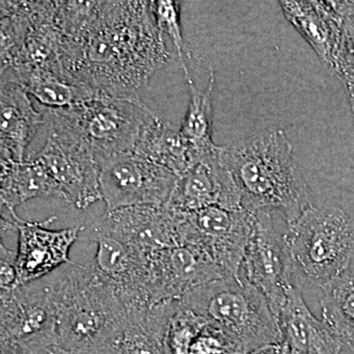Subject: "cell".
Wrapping results in <instances>:
<instances>
[{
    "label": "cell",
    "instance_id": "cell-1",
    "mask_svg": "<svg viewBox=\"0 0 354 354\" xmlns=\"http://www.w3.org/2000/svg\"><path fill=\"white\" fill-rule=\"evenodd\" d=\"M169 58L151 1H97L82 29L62 38L60 53L65 73L79 85L138 104Z\"/></svg>",
    "mask_w": 354,
    "mask_h": 354
},
{
    "label": "cell",
    "instance_id": "cell-2",
    "mask_svg": "<svg viewBox=\"0 0 354 354\" xmlns=\"http://www.w3.org/2000/svg\"><path fill=\"white\" fill-rule=\"evenodd\" d=\"M221 158L234 177L241 207L247 211L276 209L290 225L313 206L292 145L281 128H269L221 147Z\"/></svg>",
    "mask_w": 354,
    "mask_h": 354
},
{
    "label": "cell",
    "instance_id": "cell-3",
    "mask_svg": "<svg viewBox=\"0 0 354 354\" xmlns=\"http://www.w3.org/2000/svg\"><path fill=\"white\" fill-rule=\"evenodd\" d=\"M58 348L64 351L111 348L127 320V308L91 266H64L53 272Z\"/></svg>",
    "mask_w": 354,
    "mask_h": 354
},
{
    "label": "cell",
    "instance_id": "cell-4",
    "mask_svg": "<svg viewBox=\"0 0 354 354\" xmlns=\"http://www.w3.org/2000/svg\"><path fill=\"white\" fill-rule=\"evenodd\" d=\"M179 301L223 330L241 354L283 342L279 317L267 298L241 277L216 279Z\"/></svg>",
    "mask_w": 354,
    "mask_h": 354
},
{
    "label": "cell",
    "instance_id": "cell-5",
    "mask_svg": "<svg viewBox=\"0 0 354 354\" xmlns=\"http://www.w3.org/2000/svg\"><path fill=\"white\" fill-rule=\"evenodd\" d=\"M292 277L323 286L348 272L354 223L337 207H310L283 235Z\"/></svg>",
    "mask_w": 354,
    "mask_h": 354
},
{
    "label": "cell",
    "instance_id": "cell-6",
    "mask_svg": "<svg viewBox=\"0 0 354 354\" xmlns=\"http://www.w3.org/2000/svg\"><path fill=\"white\" fill-rule=\"evenodd\" d=\"M50 109L85 142L97 162L116 153L133 152L140 130L156 114L144 102L104 95L68 108Z\"/></svg>",
    "mask_w": 354,
    "mask_h": 354
},
{
    "label": "cell",
    "instance_id": "cell-7",
    "mask_svg": "<svg viewBox=\"0 0 354 354\" xmlns=\"http://www.w3.org/2000/svg\"><path fill=\"white\" fill-rule=\"evenodd\" d=\"M53 274L0 299V354H57Z\"/></svg>",
    "mask_w": 354,
    "mask_h": 354
},
{
    "label": "cell",
    "instance_id": "cell-8",
    "mask_svg": "<svg viewBox=\"0 0 354 354\" xmlns=\"http://www.w3.org/2000/svg\"><path fill=\"white\" fill-rule=\"evenodd\" d=\"M41 111L46 127V140L34 156L57 185L60 199L80 209L101 201L100 167L92 151L50 109L43 106Z\"/></svg>",
    "mask_w": 354,
    "mask_h": 354
},
{
    "label": "cell",
    "instance_id": "cell-9",
    "mask_svg": "<svg viewBox=\"0 0 354 354\" xmlns=\"http://www.w3.org/2000/svg\"><path fill=\"white\" fill-rule=\"evenodd\" d=\"M254 221L255 212L243 208L209 207L183 214L180 244L199 246L218 265L225 278L239 279Z\"/></svg>",
    "mask_w": 354,
    "mask_h": 354
},
{
    "label": "cell",
    "instance_id": "cell-10",
    "mask_svg": "<svg viewBox=\"0 0 354 354\" xmlns=\"http://www.w3.org/2000/svg\"><path fill=\"white\" fill-rule=\"evenodd\" d=\"M97 164L106 211L138 205L162 206L178 178L174 172L133 152L116 153Z\"/></svg>",
    "mask_w": 354,
    "mask_h": 354
},
{
    "label": "cell",
    "instance_id": "cell-11",
    "mask_svg": "<svg viewBox=\"0 0 354 354\" xmlns=\"http://www.w3.org/2000/svg\"><path fill=\"white\" fill-rule=\"evenodd\" d=\"M225 279L214 260L195 244H177L149 256L147 290L151 306L180 300L191 290Z\"/></svg>",
    "mask_w": 354,
    "mask_h": 354
},
{
    "label": "cell",
    "instance_id": "cell-12",
    "mask_svg": "<svg viewBox=\"0 0 354 354\" xmlns=\"http://www.w3.org/2000/svg\"><path fill=\"white\" fill-rule=\"evenodd\" d=\"M241 271L244 272L241 278L265 295L279 317L286 302V288L293 283V277L283 236L274 228L268 209L255 212Z\"/></svg>",
    "mask_w": 354,
    "mask_h": 354
},
{
    "label": "cell",
    "instance_id": "cell-13",
    "mask_svg": "<svg viewBox=\"0 0 354 354\" xmlns=\"http://www.w3.org/2000/svg\"><path fill=\"white\" fill-rule=\"evenodd\" d=\"M183 214L165 205H138L106 211L90 228L116 237L145 256L180 244Z\"/></svg>",
    "mask_w": 354,
    "mask_h": 354
},
{
    "label": "cell",
    "instance_id": "cell-14",
    "mask_svg": "<svg viewBox=\"0 0 354 354\" xmlns=\"http://www.w3.org/2000/svg\"><path fill=\"white\" fill-rule=\"evenodd\" d=\"M17 223L18 250L16 252L17 286L38 281L70 264L71 247L84 230V225L53 230L48 228L57 216L44 221H26L19 216Z\"/></svg>",
    "mask_w": 354,
    "mask_h": 354
},
{
    "label": "cell",
    "instance_id": "cell-15",
    "mask_svg": "<svg viewBox=\"0 0 354 354\" xmlns=\"http://www.w3.org/2000/svg\"><path fill=\"white\" fill-rule=\"evenodd\" d=\"M97 243L91 267L115 291L127 309L150 307L147 290L148 256L111 235L86 228Z\"/></svg>",
    "mask_w": 354,
    "mask_h": 354
},
{
    "label": "cell",
    "instance_id": "cell-16",
    "mask_svg": "<svg viewBox=\"0 0 354 354\" xmlns=\"http://www.w3.org/2000/svg\"><path fill=\"white\" fill-rule=\"evenodd\" d=\"M165 206L179 214H189L209 207L241 209V195L227 167L216 153L178 176Z\"/></svg>",
    "mask_w": 354,
    "mask_h": 354
},
{
    "label": "cell",
    "instance_id": "cell-17",
    "mask_svg": "<svg viewBox=\"0 0 354 354\" xmlns=\"http://www.w3.org/2000/svg\"><path fill=\"white\" fill-rule=\"evenodd\" d=\"M286 295L279 320L290 354H341L344 344L327 324L313 316L295 283Z\"/></svg>",
    "mask_w": 354,
    "mask_h": 354
},
{
    "label": "cell",
    "instance_id": "cell-18",
    "mask_svg": "<svg viewBox=\"0 0 354 354\" xmlns=\"http://www.w3.org/2000/svg\"><path fill=\"white\" fill-rule=\"evenodd\" d=\"M286 19L328 68L334 59L342 18L337 1H279Z\"/></svg>",
    "mask_w": 354,
    "mask_h": 354
},
{
    "label": "cell",
    "instance_id": "cell-19",
    "mask_svg": "<svg viewBox=\"0 0 354 354\" xmlns=\"http://www.w3.org/2000/svg\"><path fill=\"white\" fill-rule=\"evenodd\" d=\"M44 124L43 113L34 108L25 88L0 80V145L23 162L28 146Z\"/></svg>",
    "mask_w": 354,
    "mask_h": 354
},
{
    "label": "cell",
    "instance_id": "cell-20",
    "mask_svg": "<svg viewBox=\"0 0 354 354\" xmlns=\"http://www.w3.org/2000/svg\"><path fill=\"white\" fill-rule=\"evenodd\" d=\"M133 153L180 176L199 162L179 128L155 114L142 127Z\"/></svg>",
    "mask_w": 354,
    "mask_h": 354
},
{
    "label": "cell",
    "instance_id": "cell-21",
    "mask_svg": "<svg viewBox=\"0 0 354 354\" xmlns=\"http://www.w3.org/2000/svg\"><path fill=\"white\" fill-rule=\"evenodd\" d=\"M176 300L127 309L122 329L109 349L111 354H169L165 344L167 321Z\"/></svg>",
    "mask_w": 354,
    "mask_h": 354
},
{
    "label": "cell",
    "instance_id": "cell-22",
    "mask_svg": "<svg viewBox=\"0 0 354 354\" xmlns=\"http://www.w3.org/2000/svg\"><path fill=\"white\" fill-rule=\"evenodd\" d=\"M0 80L19 84L28 94L38 100L44 108L64 109L97 95L79 85L66 74L48 70H32L22 73L6 74Z\"/></svg>",
    "mask_w": 354,
    "mask_h": 354
},
{
    "label": "cell",
    "instance_id": "cell-23",
    "mask_svg": "<svg viewBox=\"0 0 354 354\" xmlns=\"http://www.w3.org/2000/svg\"><path fill=\"white\" fill-rule=\"evenodd\" d=\"M205 92H200L192 79L187 81L190 102L179 131L196 153L199 162L213 155L220 147L213 141V94L215 74L209 71V78Z\"/></svg>",
    "mask_w": 354,
    "mask_h": 354
},
{
    "label": "cell",
    "instance_id": "cell-24",
    "mask_svg": "<svg viewBox=\"0 0 354 354\" xmlns=\"http://www.w3.org/2000/svg\"><path fill=\"white\" fill-rule=\"evenodd\" d=\"M321 288L324 322L354 351V276L344 272Z\"/></svg>",
    "mask_w": 354,
    "mask_h": 354
},
{
    "label": "cell",
    "instance_id": "cell-25",
    "mask_svg": "<svg viewBox=\"0 0 354 354\" xmlns=\"http://www.w3.org/2000/svg\"><path fill=\"white\" fill-rule=\"evenodd\" d=\"M46 197L60 198V194L43 164L34 155L18 162L7 206L12 218L18 216L16 207L35 198Z\"/></svg>",
    "mask_w": 354,
    "mask_h": 354
},
{
    "label": "cell",
    "instance_id": "cell-26",
    "mask_svg": "<svg viewBox=\"0 0 354 354\" xmlns=\"http://www.w3.org/2000/svg\"><path fill=\"white\" fill-rule=\"evenodd\" d=\"M29 29V1H8L0 14V77L15 64Z\"/></svg>",
    "mask_w": 354,
    "mask_h": 354
},
{
    "label": "cell",
    "instance_id": "cell-27",
    "mask_svg": "<svg viewBox=\"0 0 354 354\" xmlns=\"http://www.w3.org/2000/svg\"><path fill=\"white\" fill-rule=\"evenodd\" d=\"M208 322L176 300L167 324L165 344L169 354H189L195 337Z\"/></svg>",
    "mask_w": 354,
    "mask_h": 354
},
{
    "label": "cell",
    "instance_id": "cell-28",
    "mask_svg": "<svg viewBox=\"0 0 354 354\" xmlns=\"http://www.w3.org/2000/svg\"><path fill=\"white\" fill-rule=\"evenodd\" d=\"M342 24L330 71L344 88L354 85V1H337Z\"/></svg>",
    "mask_w": 354,
    "mask_h": 354
},
{
    "label": "cell",
    "instance_id": "cell-29",
    "mask_svg": "<svg viewBox=\"0 0 354 354\" xmlns=\"http://www.w3.org/2000/svg\"><path fill=\"white\" fill-rule=\"evenodd\" d=\"M151 9L158 31L162 32V36L167 35L171 38L183 65L186 81L190 80L192 78L186 64L185 57L187 53L185 51V44L181 31L180 2L172 0L151 1Z\"/></svg>",
    "mask_w": 354,
    "mask_h": 354
},
{
    "label": "cell",
    "instance_id": "cell-30",
    "mask_svg": "<svg viewBox=\"0 0 354 354\" xmlns=\"http://www.w3.org/2000/svg\"><path fill=\"white\" fill-rule=\"evenodd\" d=\"M189 354H241L234 342L223 330L207 324L195 337Z\"/></svg>",
    "mask_w": 354,
    "mask_h": 354
},
{
    "label": "cell",
    "instance_id": "cell-31",
    "mask_svg": "<svg viewBox=\"0 0 354 354\" xmlns=\"http://www.w3.org/2000/svg\"><path fill=\"white\" fill-rule=\"evenodd\" d=\"M17 286L16 252L0 241V299Z\"/></svg>",
    "mask_w": 354,
    "mask_h": 354
},
{
    "label": "cell",
    "instance_id": "cell-32",
    "mask_svg": "<svg viewBox=\"0 0 354 354\" xmlns=\"http://www.w3.org/2000/svg\"><path fill=\"white\" fill-rule=\"evenodd\" d=\"M18 162L10 151L0 145V205L6 208L10 200L14 172Z\"/></svg>",
    "mask_w": 354,
    "mask_h": 354
},
{
    "label": "cell",
    "instance_id": "cell-33",
    "mask_svg": "<svg viewBox=\"0 0 354 354\" xmlns=\"http://www.w3.org/2000/svg\"><path fill=\"white\" fill-rule=\"evenodd\" d=\"M246 354H290V348L285 341L278 344H268Z\"/></svg>",
    "mask_w": 354,
    "mask_h": 354
},
{
    "label": "cell",
    "instance_id": "cell-34",
    "mask_svg": "<svg viewBox=\"0 0 354 354\" xmlns=\"http://www.w3.org/2000/svg\"><path fill=\"white\" fill-rule=\"evenodd\" d=\"M14 230H17V223H16V221L14 220H7L0 213V241H2L4 235L10 234Z\"/></svg>",
    "mask_w": 354,
    "mask_h": 354
},
{
    "label": "cell",
    "instance_id": "cell-35",
    "mask_svg": "<svg viewBox=\"0 0 354 354\" xmlns=\"http://www.w3.org/2000/svg\"><path fill=\"white\" fill-rule=\"evenodd\" d=\"M57 354H111L109 351H64L60 349L59 353Z\"/></svg>",
    "mask_w": 354,
    "mask_h": 354
},
{
    "label": "cell",
    "instance_id": "cell-36",
    "mask_svg": "<svg viewBox=\"0 0 354 354\" xmlns=\"http://www.w3.org/2000/svg\"><path fill=\"white\" fill-rule=\"evenodd\" d=\"M346 90L348 93L349 104H351V111H353L354 118V85L346 87Z\"/></svg>",
    "mask_w": 354,
    "mask_h": 354
},
{
    "label": "cell",
    "instance_id": "cell-37",
    "mask_svg": "<svg viewBox=\"0 0 354 354\" xmlns=\"http://www.w3.org/2000/svg\"><path fill=\"white\" fill-rule=\"evenodd\" d=\"M7 4H8V1H0V14L3 12L4 10H6Z\"/></svg>",
    "mask_w": 354,
    "mask_h": 354
}]
</instances>
